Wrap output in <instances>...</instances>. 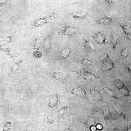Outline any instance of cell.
Instances as JSON below:
<instances>
[{"label": "cell", "instance_id": "cell-10", "mask_svg": "<svg viewBox=\"0 0 131 131\" xmlns=\"http://www.w3.org/2000/svg\"><path fill=\"white\" fill-rule=\"evenodd\" d=\"M106 1L109 4H111L112 3V1L111 0H106Z\"/></svg>", "mask_w": 131, "mask_h": 131}, {"label": "cell", "instance_id": "cell-1", "mask_svg": "<svg viewBox=\"0 0 131 131\" xmlns=\"http://www.w3.org/2000/svg\"><path fill=\"white\" fill-rule=\"evenodd\" d=\"M70 14L75 19L79 21L85 19L89 15L88 12L82 10H75Z\"/></svg>", "mask_w": 131, "mask_h": 131}, {"label": "cell", "instance_id": "cell-4", "mask_svg": "<svg viewBox=\"0 0 131 131\" xmlns=\"http://www.w3.org/2000/svg\"><path fill=\"white\" fill-rule=\"evenodd\" d=\"M84 43L85 47L88 50L91 51H95V46L93 42L85 39L84 40Z\"/></svg>", "mask_w": 131, "mask_h": 131}, {"label": "cell", "instance_id": "cell-5", "mask_svg": "<svg viewBox=\"0 0 131 131\" xmlns=\"http://www.w3.org/2000/svg\"><path fill=\"white\" fill-rule=\"evenodd\" d=\"M113 38L112 42L113 48L115 50L119 42L120 38L118 35L114 33L112 34Z\"/></svg>", "mask_w": 131, "mask_h": 131}, {"label": "cell", "instance_id": "cell-8", "mask_svg": "<svg viewBox=\"0 0 131 131\" xmlns=\"http://www.w3.org/2000/svg\"><path fill=\"white\" fill-rule=\"evenodd\" d=\"M97 128L98 129H101L102 128V126L100 124H98L97 126Z\"/></svg>", "mask_w": 131, "mask_h": 131}, {"label": "cell", "instance_id": "cell-3", "mask_svg": "<svg viewBox=\"0 0 131 131\" xmlns=\"http://www.w3.org/2000/svg\"><path fill=\"white\" fill-rule=\"evenodd\" d=\"M76 31L77 30L75 27L69 25L63 27L59 32L61 34L72 35L75 34Z\"/></svg>", "mask_w": 131, "mask_h": 131}, {"label": "cell", "instance_id": "cell-7", "mask_svg": "<svg viewBox=\"0 0 131 131\" xmlns=\"http://www.w3.org/2000/svg\"><path fill=\"white\" fill-rule=\"evenodd\" d=\"M128 55L127 49L124 48L123 49L119 57L120 59H123L126 58Z\"/></svg>", "mask_w": 131, "mask_h": 131}, {"label": "cell", "instance_id": "cell-6", "mask_svg": "<svg viewBox=\"0 0 131 131\" xmlns=\"http://www.w3.org/2000/svg\"><path fill=\"white\" fill-rule=\"evenodd\" d=\"M114 64L113 62L111 61V60L108 63L105 64L104 66H103V69L105 68L107 69L106 70H109L112 69L114 67Z\"/></svg>", "mask_w": 131, "mask_h": 131}, {"label": "cell", "instance_id": "cell-2", "mask_svg": "<svg viewBox=\"0 0 131 131\" xmlns=\"http://www.w3.org/2000/svg\"><path fill=\"white\" fill-rule=\"evenodd\" d=\"M93 37L99 44H105L107 42V37L102 31H100L95 33Z\"/></svg>", "mask_w": 131, "mask_h": 131}, {"label": "cell", "instance_id": "cell-9", "mask_svg": "<svg viewBox=\"0 0 131 131\" xmlns=\"http://www.w3.org/2000/svg\"><path fill=\"white\" fill-rule=\"evenodd\" d=\"M91 129L92 131H95L96 130V128L95 127L93 126L91 128Z\"/></svg>", "mask_w": 131, "mask_h": 131}]
</instances>
